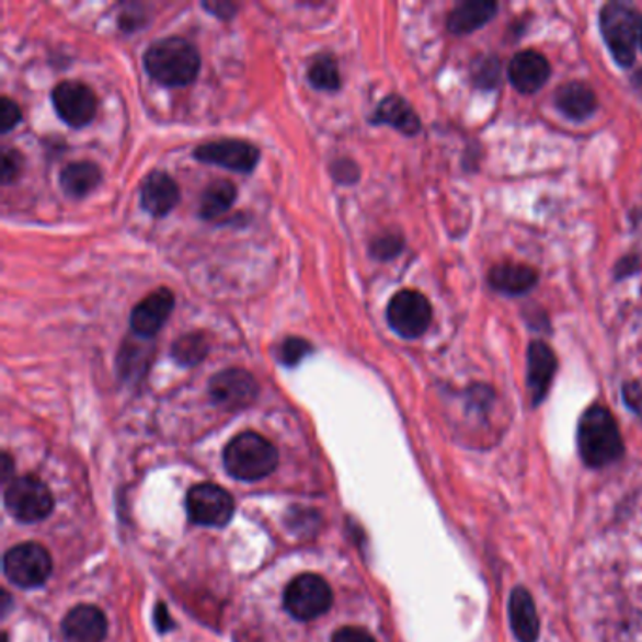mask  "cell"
<instances>
[{
  "label": "cell",
  "mask_w": 642,
  "mask_h": 642,
  "mask_svg": "<svg viewBox=\"0 0 642 642\" xmlns=\"http://www.w3.org/2000/svg\"><path fill=\"white\" fill-rule=\"evenodd\" d=\"M144 67L154 81L167 88H185L200 72V54L180 36L157 41L144 54Z\"/></svg>",
  "instance_id": "cell-1"
},
{
  "label": "cell",
  "mask_w": 642,
  "mask_h": 642,
  "mask_svg": "<svg viewBox=\"0 0 642 642\" xmlns=\"http://www.w3.org/2000/svg\"><path fill=\"white\" fill-rule=\"evenodd\" d=\"M578 448L589 468H605L622 458V434L609 409L603 405L586 409L578 424Z\"/></svg>",
  "instance_id": "cell-2"
},
{
  "label": "cell",
  "mask_w": 642,
  "mask_h": 642,
  "mask_svg": "<svg viewBox=\"0 0 642 642\" xmlns=\"http://www.w3.org/2000/svg\"><path fill=\"white\" fill-rule=\"evenodd\" d=\"M222 460L228 473L234 479L253 482L274 473L279 463V452L264 435L243 432L228 443Z\"/></svg>",
  "instance_id": "cell-3"
},
{
  "label": "cell",
  "mask_w": 642,
  "mask_h": 642,
  "mask_svg": "<svg viewBox=\"0 0 642 642\" xmlns=\"http://www.w3.org/2000/svg\"><path fill=\"white\" fill-rule=\"evenodd\" d=\"M599 28L603 41L620 67L635 62L637 46H641L642 14L626 2H609L601 8Z\"/></svg>",
  "instance_id": "cell-4"
},
{
  "label": "cell",
  "mask_w": 642,
  "mask_h": 642,
  "mask_svg": "<svg viewBox=\"0 0 642 642\" xmlns=\"http://www.w3.org/2000/svg\"><path fill=\"white\" fill-rule=\"evenodd\" d=\"M8 513L21 523H41L54 513V494L46 484L33 475L18 477L4 490Z\"/></svg>",
  "instance_id": "cell-5"
},
{
  "label": "cell",
  "mask_w": 642,
  "mask_h": 642,
  "mask_svg": "<svg viewBox=\"0 0 642 642\" xmlns=\"http://www.w3.org/2000/svg\"><path fill=\"white\" fill-rule=\"evenodd\" d=\"M283 603L293 618L300 622H311L329 612L334 603V594L322 576L303 573L288 584Z\"/></svg>",
  "instance_id": "cell-6"
},
{
  "label": "cell",
  "mask_w": 642,
  "mask_h": 642,
  "mask_svg": "<svg viewBox=\"0 0 642 642\" xmlns=\"http://www.w3.org/2000/svg\"><path fill=\"white\" fill-rule=\"evenodd\" d=\"M54 571V560L38 542H21L4 554V575L20 588H38Z\"/></svg>",
  "instance_id": "cell-7"
},
{
  "label": "cell",
  "mask_w": 642,
  "mask_h": 642,
  "mask_svg": "<svg viewBox=\"0 0 642 642\" xmlns=\"http://www.w3.org/2000/svg\"><path fill=\"white\" fill-rule=\"evenodd\" d=\"M187 513L188 518L198 526L222 528L234 516V497L219 484L202 482L188 492Z\"/></svg>",
  "instance_id": "cell-8"
},
{
  "label": "cell",
  "mask_w": 642,
  "mask_h": 642,
  "mask_svg": "<svg viewBox=\"0 0 642 642\" xmlns=\"http://www.w3.org/2000/svg\"><path fill=\"white\" fill-rule=\"evenodd\" d=\"M390 329L403 340H416L432 324V306L428 298L416 290H400L392 296L387 308Z\"/></svg>",
  "instance_id": "cell-9"
},
{
  "label": "cell",
  "mask_w": 642,
  "mask_h": 642,
  "mask_svg": "<svg viewBox=\"0 0 642 642\" xmlns=\"http://www.w3.org/2000/svg\"><path fill=\"white\" fill-rule=\"evenodd\" d=\"M51 102L60 119L74 128L88 127L99 110L93 89L81 81H62L55 85Z\"/></svg>",
  "instance_id": "cell-10"
},
{
  "label": "cell",
  "mask_w": 642,
  "mask_h": 642,
  "mask_svg": "<svg viewBox=\"0 0 642 642\" xmlns=\"http://www.w3.org/2000/svg\"><path fill=\"white\" fill-rule=\"evenodd\" d=\"M209 395L225 409H245L259 395V382L248 369H222L209 381Z\"/></svg>",
  "instance_id": "cell-11"
},
{
  "label": "cell",
  "mask_w": 642,
  "mask_h": 642,
  "mask_svg": "<svg viewBox=\"0 0 642 642\" xmlns=\"http://www.w3.org/2000/svg\"><path fill=\"white\" fill-rule=\"evenodd\" d=\"M195 159L248 174V172H253L254 167L259 164L261 151L249 141L215 140L198 146L195 149Z\"/></svg>",
  "instance_id": "cell-12"
},
{
  "label": "cell",
  "mask_w": 642,
  "mask_h": 642,
  "mask_svg": "<svg viewBox=\"0 0 642 642\" xmlns=\"http://www.w3.org/2000/svg\"><path fill=\"white\" fill-rule=\"evenodd\" d=\"M174 293L170 288H157L133 309L130 330L141 340H151L167 324L168 317L174 311Z\"/></svg>",
  "instance_id": "cell-13"
},
{
  "label": "cell",
  "mask_w": 642,
  "mask_h": 642,
  "mask_svg": "<svg viewBox=\"0 0 642 642\" xmlns=\"http://www.w3.org/2000/svg\"><path fill=\"white\" fill-rule=\"evenodd\" d=\"M508 81L523 94L537 93L549 81L550 65L547 57L537 51H520L508 62Z\"/></svg>",
  "instance_id": "cell-14"
},
{
  "label": "cell",
  "mask_w": 642,
  "mask_h": 642,
  "mask_svg": "<svg viewBox=\"0 0 642 642\" xmlns=\"http://www.w3.org/2000/svg\"><path fill=\"white\" fill-rule=\"evenodd\" d=\"M106 633V616L93 605H78L62 620V635L67 642H102Z\"/></svg>",
  "instance_id": "cell-15"
},
{
  "label": "cell",
  "mask_w": 642,
  "mask_h": 642,
  "mask_svg": "<svg viewBox=\"0 0 642 642\" xmlns=\"http://www.w3.org/2000/svg\"><path fill=\"white\" fill-rule=\"evenodd\" d=\"M558 358L554 351L544 342H531L528 348V387L534 405L547 398L550 385L554 381Z\"/></svg>",
  "instance_id": "cell-16"
},
{
  "label": "cell",
  "mask_w": 642,
  "mask_h": 642,
  "mask_svg": "<svg viewBox=\"0 0 642 642\" xmlns=\"http://www.w3.org/2000/svg\"><path fill=\"white\" fill-rule=\"evenodd\" d=\"M177 202H180V187L164 172H153L141 183L140 204L149 215L164 217L177 206Z\"/></svg>",
  "instance_id": "cell-17"
},
{
  "label": "cell",
  "mask_w": 642,
  "mask_h": 642,
  "mask_svg": "<svg viewBox=\"0 0 642 642\" xmlns=\"http://www.w3.org/2000/svg\"><path fill=\"white\" fill-rule=\"evenodd\" d=\"M539 282L537 270L518 262H502L490 270L489 283L495 293L507 296L528 295Z\"/></svg>",
  "instance_id": "cell-18"
},
{
  "label": "cell",
  "mask_w": 642,
  "mask_h": 642,
  "mask_svg": "<svg viewBox=\"0 0 642 642\" xmlns=\"http://www.w3.org/2000/svg\"><path fill=\"white\" fill-rule=\"evenodd\" d=\"M554 104L568 119L586 121L596 114L597 96L583 81H569L555 89Z\"/></svg>",
  "instance_id": "cell-19"
},
{
  "label": "cell",
  "mask_w": 642,
  "mask_h": 642,
  "mask_svg": "<svg viewBox=\"0 0 642 642\" xmlns=\"http://www.w3.org/2000/svg\"><path fill=\"white\" fill-rule=\"evenodd\" d=\"M508 620L516 639L520 642H537L539 639V616L536 603L526 588H515L508 599Z\"/></svg>",
  "instance_id": "cell-20"
},
{
  "label": "cell",
  "mask_w": 642,
  "mask_h": 642,
  "mask_svg": "<svg viewBox=\"0 0 642 642\" xmlns=\"http://www.w3.org/2000/svg\"><path fill=\"white\" fill-rule=\"evenodd\" d=\"M371 123L375 125H389L395 128L398 133L405 136H416L421 133V119L415 110L411 107L408 101H403L398 94H390L387 99L379 102L375 110Z\"/></svg>",
  "instance_id": "cell-21"
},
{
  "label": "cell",
  "mask_w": 642,
  "mask_h": 642,
  "mask_svg": "<svg viewBox=\"0 0 642 642\" xmlns=\"http://www.w3.org/2000/svg\"><path fill=\"white\" fill-rule=\"evenodd\" d=\"M497 12V4L490 0H468L448 15L447 27L452 34H471L484 27Z\"/></svg>",
  "instance_id": "cell-22"
},
{
  "label": "cell",
  "mask_w": 642,
  "mask_h": 642,
  "mask_svg": "<svg viewBox=\"0 0 642 642\" xmlns=\"http://www.w3.org/2000/svg\"><path fill=\"white\" fill-rule=\"evenodd\" d=\"M101 168L94 162H70L59 175L60 188L70 198H83L101 185Z\"/></svg>",
  "instance_id": "cell-23"
},
{
  "label": "cell",
  "mask_w": 642,
  "mask_h": 642,
  "mask_svg": "<svg viewBox=\"0 0 642 642\" xmlns=\"http://www.w3.org/2000/svg\"><path fill=\"white\" fill-rule=\"evenodd\" d=\"M236 198H238V188H236L232 181H214V183H209L208 187L204 188V193H202L200 204H198V214H200L202 219H206V221L219 219V217L228 214L230 208L234 206Z\"/></svg>",
  "instance_id": "cell-24"
},
{
  "label": "cell",
  "mask_w": 642,
  "mask_h": 642,
  "mask_svg": "<svg viewBox=\"0 0 642 642\" xmlns=\"http://www.w3.org/2000/svg\"><path fill=\"white\" fill-rule=\"evenodd\" d=\"M209 353L208 335L202 332H191L187 335H181L172 345V356L180 366H196L200 364Z\"/></svg>",
  "instance_id": "cell-25"
},
{
  "label": "cell",
  "mask_w": 642,
  "mask_h": 642,
  "mask_svg": "<svg viewBox=\"0 0 642 642\" xmlns=\"http://www.w3.org/2000/svg\"><path fill=\"white\" fill-rule=\"evenodd\" d=\"M309 83L321 91H337L342 85L340 67L332 55H319L308 70Z\"/></svg>",
  "instance_id": "cell-26"
},
{
  "label": "cell",
  "mask_w": 642,
  "mask_h": 642,
  "mask_svg": "<svg viewBox=\"0 0 642 642\" xmlns=\"http://www.w3.org/2000/svg\"><path fill=\"white\" fill-rule=\"evenodd\" d=\"M471 80L473 85L479 89H494L502 81V62L495 55H484L473 62L471 67Z\"/></svg>",
  "instance_id": "cell-27"
},
{
  "label": "cell",
  "mask_w": 642,
  "mask_h": 642,
  "mask_svg": "<svg viewBox=\"0 0 642 642\" xmlns=\"http://www.w3.org/2000/svg\"><path fill=\"white\" fill-rule=\"evenodd\" d=\"M311 353H313L311 343L301 340V337H287L277 348V358H279L283 366L295 368L303 358H308Z\"/></svg>",
  "instance_id": "cell-28"
},
{
  "label": "cell",
  "mask_w": 642,
  "mask_h": 642,
  "mask_svg": "<svg viewBox=\"0 0 642 642\" xmlns=\"http://www.w3.org/2000/svg\"><path fill=\"white\" fill-rule=\"evenodd\" d=\"M403 238L394 232L382 234L371 243V254L379 261H390L402 253Z\"/></svg>",
  "instance_id": "cell-29"
},
{
  "label": "cell",
  "mask_w": 642,
  "mask_h": 642,
  "mask_svg": "<svg viewBox=\"0 0 642 642\" xmlns=\"http://www.w3.org/2000/svg\"><path fill=\"white\" fill-rule=\"evenodd\" d=\"M23 170V157L18 149H4L2 151V168H0V180L4 185H12L20 177Z\"/></svg>",
  "instance_id": "cell-30"
},
{
  "label": "cell",
  "mask_w": 642,
  "mask_h": 642,
  "mask_svg": "<svg viewBox=\"0 0 642 642\" xmlns=\"http://www.w3.org/2000/svg\"><path fill=\"white\" fill-rule=\"evenodd\" d=\"M21 121V110L12 99L2 96L0 101V133L7 135L12 128L18 127Z\"/></svg>",
  "instance_id": "cell-31"
},
{
  "label": "cell",
  "mask_w": 642,
  "mask_h": 642,
  "mask_svg": "<svg viewBox=\"0 0 642 642\" xmlns=\"http://www.w3.org/2000/svg\"><path fill=\"white\" fill-rule=\"evenodd\" d=\"M332 174L337 183H356V180L360 177V170L355 162L342 159V161H335L332 164Z\"/></svg>",
  "instance_id": "cell-32"
},
{
  "label": "cell",
  "mask_w": 642,
  "mask_h": 642,
  "mask_svg": "<svg viewBox=\"0 0 642 642\" xmlns=\"http://www.w3.org/2000/svg\"><path fill=\"white\" fill-rule=\"evenodd\" d=\"M332 642H377L374 635H369L366 629L362 628H342L335 631Z\"/></svg>",
  "instance_id": "cell-33"
},
{
  "label": "cell",
  "mask_w": 642,
  "mask_h": 642,
  "mask_svg": "<svg viewBox=\"0 0 642 642\" xmlns=\"http://www.w3.org/2000/svg\"><path fill=\"white\" fill-rule=\"evenodd\" d=\"M639 268H641V262H639V259H637L635 254L623 256L622 261L616 264V279H623V277H629V275L637 274Z\"/></svg>",
  "instance_id": "cell-34"
},
{
  "label": "cell",
  "mask_w": 642,
  "mask_h": 642,
  "mask_svg": "<svg viewBox=\"0 0 642 642\" xmlns=\"http://www.w3.org/2000/svg\"><path fill=\"white\" fill-rule=\"evenodd\" d=\"M202 7L206 8L211 14L217 15V18H221V20H230L238 12V4H234V2H204Z\"/></svg>",
  "instance_id": "cell-35"
},
{
  "label": "cell",
  "mask_w": 642,
  "mask_h": 642,
  "mask_svg": "<svg viewBox=\"0 0 642 642\" xmlns=\"http://www.w3.org/2000/svg\"><path fill=\"white\" fill-rule=\"evenodd\" d=\"M623 400L631 405V408L637 409V411H641L642 409V389L641 385H637V382H628L626 387H623Z\"/></svg>",
  "instance_id": "cell-36"
},
{
  "label": "cell",
  "mask_w": 642,
  "mask_h": 642,
  "mask_svg": "<svg viewBox=\"0 0 642 642\" xmlns=\"http://www.w3.org/2000/svg\"><path fill=\"white\" fill-rule=\"evenodd\" d=\"M154 622L159 626L161 631H167V629H172V620H170V615H168V609H164L162 605H159V609L154 612Z\"/></svg>",
  "instance_id": "cell-37"
},
{
  "label": "cell",
  "mask_w": 642,
  "mask_h": 642,
  "mask_svg": "<svg viewBox=\"0 0 642 642\" xmlns=\"http://www.w3.org/2000/svg\"><path fill=\"white\" fill-rule=\"evenodd\" d=\"M10 475H12V460H10V456L4 455L2 456V479L4 482L10 479Z\"/></svg>",
  "instance_id": "cell-38"
},
{
  "label": "cell",
  "mask_w": 642,
  "mask_h": 642,
  "mask_svg": "<svg viewBox=\"0 0 642 642\" xmlns=\"http://www.w3.org/2000/svg\"><path fill=\"white\" fill-rule=\"evenodd\" d=\"M641 49H642V36H641Z\"/></svg>",
  "instance_id": "cell-39"
}]
</instances>
